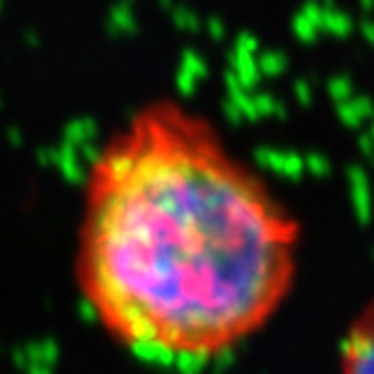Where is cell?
Segmentation results:
<instances>
[{
	"label": "cell",
	"mask_w": 374,
	"mask_h": 374,
	"mask_svg": "<svg viewBox=\"0 0 374 374\" xmlns=\"http://www.w3.org/2000/svg\"><path fill=\"white\" fill-rule=\"evenodd\" d=\"M364 37L374 44V21H369V24L364 26Z\"/></svg>",
	"instance_id": "3"
},
{
	"label": "cell",
	"mask_w": 374,
	"mask_h": 374,
	"mask_svg": "<svg viewBox=\"0 0 374 374\" xmlns=\"http://www.w3.org/2000/svg\"><path fill=\"white\" fill-rule=\"evenodd\" d=\"M340 374H374V297L359 309L340 338Z\"/></svg>",
	"instance_id": "2"
},
{
	"label": "cell",
	"mask_w": 374,
	"mask_h": 374,
	"mask_svg": "<svg viewBox=\"0 0 374 374\" xmlns=\"http://www.w3.org/2000/svg\"><path fill=\"white\" fill-rule=\"evenodd\" d=\"M361 3H364V8H372L374 6V0H361Z\"/></svg>",
	"instance_id": "4"
},
{
	"label": "cell",
	"mask_w": 374,
	"mask_h": 374,
	"mask_svg": "<svg viewBox=\"0 0 374 374\" xmlns=\"http://www.w3.org/2000/svg\"><path fill=\"white\" fill-rule=\"evenodd\" d=\"M297 265V219L203 115L148 104L94 159L78 291L133 356L164 366L226 356L283 307Z\"/></svg>",
	"instance_id": "1"
}]
</instances>
